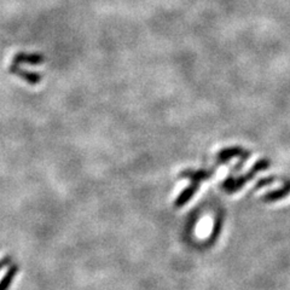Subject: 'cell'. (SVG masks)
<instances>
[{
    "label": "cell",
    "instance_id": "1",
    "mask_svg": "<svg viewBox=\"0 0 290 290\" xmlns=\"http://www.w3.org/2000/svg\"><path fill=\"white\" fill-rule=\"evenodd\" d=\"M18 272V266L17 265H12L9 270H7L6 275L2 277V280L0 281V290H7L10 288V286L12 284L13 278L17 275Z\"/></svg>",
    "mask_w": 290,
    "mask_h": 290
},
{
    "label": "cell",
    "instance_id": "2",
    "mask_svg": "<svg viewBox=\"0 0 290 290\" xmlns=\"http://www.w3.org/2000/svg\"><path fill=\"white\" fill-rule=\"evenodd\" d=\"M10 262H11V258H9V256H5V258L0 259V271L4 269L5 266H7Z\"/></svg>",
    "mask_w": 290,
    "mask_h": 290
}]
</instances>
